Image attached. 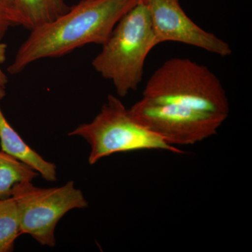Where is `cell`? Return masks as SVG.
Wrapping results in <instances>:
<instances>
[{
    "label": "cell",
    "instance_id": "ba28073f",
    "mask_svg": "<svg viewBox=\"0 0 252 252\" xmlns=\"http://www.w3.org/2000/svg\"><path fill=\"white\" fill-rule=\"evenodd\" d=\"M64 0H13L11 26L30 31L54 21L69 10Z\"/></svg>",
    "mask_w": 252,
    "mask_h": 252
},
{
    "label": "cell",
    "instance_id": "277c9868",
    "mask_svg": "<svg viewBox=\"0 0 252 252\" xmlns=\"http://www.w3.org/2000/svg\"><path fill=\"white\" fill-rule=\"evenodd\" d=\"M68 135L80 137L90 145V165L122 152L164 150L177 154L184 153L136 121L129 109L113 94L107 96L93 121L77 126Z\"/></svg>",
    "mask_w": 252,
    "mask_h": 252
},
{
    "label": "cell",
    "instance_id": "5b68a950",
    "mask_svg": "<svg viewBox=\"0 0 252 252\" xmlns=\"http://www.w3.org/2000/svg\"><path fill=\"white\" fill-rule=\"evenodd\" d=\"M10 196L17 207L21 234L31 235L40 245L50 248L56 245L55 230L60 220L71 210L89 205L72 181L53 188L21 182L13 187Z\"/></svg>",
    "mask_w": 252,
    "mask_h": 252
},
{
    "label": "cell",
    "instance_id": "30bf717a",
    "mask_svg": "<svg viewBox=\"0 0 252 252\" xmlns=\"http://www.w3.org/2000/svg\"><path fill=\"white\" fill-rule=\"evenodd\" d=\"M21 235L17 207L12 197L0 200V252L14 250L15 241Z\"/></svg>",
    "mask_w": 252,
    "mask_h": 252
},
{
    "label": "cell",
    "instance_id": "3957f363",
    "mask_svg": "<svg viewBox=\"0 0 252 252\" xmlns=\"http://www.w3.org/2000/svg\"><path fill=\"white\" fill-rule=\"evenodd\" d=\"M158 45L147 5L140 0L118 22L92 65L112 81L119 97H126L138 89L146 59Z\"/></svg>",
    "mask_w": 252,
    "mask_h": 252
},
{
    "label": "cell",
    "instance_id": "52a82bcc",
    "mask_svg": "<svg viewBox=\"0 0 252 252\" xmlns=\"http://www.w3.org/2000/svg\"><path fill=\"white\" fill-rule=\"evenodd\" d=\"M6 95L0 87V102ZM0 144L1 151L24 162L38 172L48 182L57 180V168L53 162L45 160L26 143L19 134L10 125L0 107Z\"/></svg>",
    "mask_w": 252,
    "mask_h": 252
},
{
    "label": "cell",
    "instance_id": "7c38bea8",
    "mask_svg": "<svg viewBox=\"0 0 252 252\" xmlns=\"http://www.w3.org/2000/svg\"><path fill=\"white\" fill-rule=\"evenodd\" d=\"M6 49L7 46L4 43L0 41V65L3 64L6 59ZM8 82V79L6 74L3 72L1 67H0V87L6 89V85Z\"/></svg>",
    "mask_w": 252,
    "mask_h": 252
},
{
    "label": "cell",
    "instance_id": "9c48e42d",
    "mask_svg": "<svg viewBox=\"0 0 252 252\" xmlns=\"http://www.w3.org/2000/svg\"><path fill=\"white\" fill-rule=\"evenodd\" d=\"M38 172L16 158L0 152V200L11 195L13 187L23 182H32Z\"/></svg>",
    "mask_w": 252,
    "mask_h": 252
},
{
    "label": "cell",
    "instance_id": "8992f818",
    "mask_svg": "<svg viewBox=\"0 0 252 252\" xmlns=\"http://www.w3.org/2000/svg\"><path fill=\"white\" fill-rule=\"evenodd\" d=\"M147 5L158 44L173 41L205 50L221 57L233 54L226 41L193 22L179 0H143Z\"/></svg>",
    "mask_w": 252,
    "mask_h": 252
},
{
    "label": "cell",
    "instance_id": "7a4b0ae2",
    "mask_svg": "<svg viewBox=\"0 0 252 252\" xmlns=\"http://www.w3.org/2000/svg\"><path fill=\"white\" fill-rule=\"evenodd\" d=\"M142 99L163 112L225 122L229 102L220 79L208 67L189 59L162 63L149 78Z\"/></svg>",
    "mask_w": 252,
    "mask_h": 252
},
{
    "label": "cell",
    "instance_id": "6da1fadb",
    "mask_svg": "<svg viewBox=\"0 0 252 252\" xmlns=\"http://www.w3.org/2000/svg\"><path fill=\"white\" fill-rule=\"evenodd\" d=\"M140 0H81L64 14L31 31L8 72L18 74L39 60L65 56L87 44L103 45L118 22Z\"/></svg>",
    "mask_w": 252,
    "mask_h": 252
},
{
    "label": "cell",
    "instance_id": "8fae6325",
    "mask_svg": "<svg viewBox=\"0 0 252 252\" xmlns=\"http://www.w3.org/2000/svg\"><path fill=\"white\" fill-rule=\"evenodd\" d=\"M13 0H0V41L11 27V16Z\"/></svg>",
    "mask_w": 252,
    "mask_h": 252
}]
</instances>
